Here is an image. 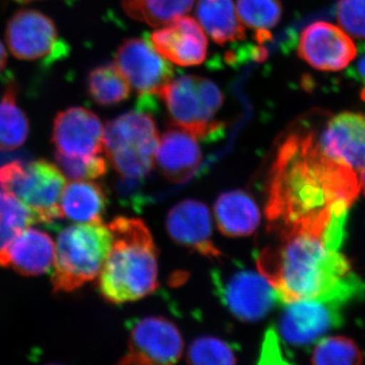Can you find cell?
Returning <instances> with one entry per match:
<instances>
[{"label":"cell","mask_w":365,"mask_h":365,"mask_svg":"<svg viewBox=\"0 0 365 365\" xmlns=\"http://www.w3.org/2000/svg\"><path fill=\"white\" fill-rule=\"evenodd\" d=\"M106 205L107 196L102 186L86 180L66 184L59 202L62 217L78 223L102 220Z\"/></svg>","instance_id":"44dd1931"},{"label":"cell","mask_w":365,"mask_h":365,"mask_svg":"<svg viewBox=\"0 0 365 365\" xmlns=\"http://www.w3.org/2000/svg\"><path fill=\"white\" fill-rule=\"evenodd\" d=\"M237 14L242 25L268 33L279 23L282 6L279 0H237Z\"/></svg>","instance_id":"83f0119b"},{"label":"cell","mask_w":365,"mask_h":365,"mask_svg":"<svg viewBox=\"0 0 365 365\" xmlns=\"http://www.w3.org/2000/svg\"><path fill=\"white\" fill-rule=\"evenodd\" d=\"M157 96L165 105L173 127L197 138H206L220 130L215 116L225 97L213 81L200 76H181L172 79Z\"/></svg>","instance_id":"8992f818"},{"label":"cell","mask_w":365,"mask_h":365,"mask_svg":"<svg viewBox=\"0 0 365 365\" xmlns=\"http://www.w3.org/2000/svg\"><path fill=\"white\" fill-rule=\"evenodd\" d=\"M57 165L66 178L73 180H91L103 177L107 172V162L98 155L68 157L56 153Z\"/></svg>","instance_id":"f546056e"},{"label":"cell","mask_w":365,"mask_h":365,"mask_svg":"<svg viewBox=\"0 0 365 365\" xmlns=\"http://www.w3.org/2000/svg\"><path fill=\"white\" fill-rule=\"evenodd\" d=\"M109 227L113 244L100 274L101 294L117 304L153 294L158 287V251L150 230L143 220L123 216Z\"/></svg>","instance_id":"3957f363"},{"label":"cell","mask_w":365,"mask_h":365,"mask_svg":"<svg viewBox=\"0 0 365 365\" xmlns=\"http://www.w3.org/2000/svg\"><path fill=\"white\" fill-rule=\"evenodd\" d=\"M155 31L150 43L160 55L180 66H200L207 55L208 41L202 26L189 16H180Z\"/></svg>","instance_id":"9a60e30c"},{"label":"cell","mask_w":365,"mask_h":365,"mask_svg":"<svg viewBox=\"0 0 365 365\" xmlns=\"http://www.w3.org/2000/svg\"><path fill=\"white\" fill-rule=\"evenodd\" d=\"M216 225L227 237H248L261 220L260 209L253 198L242 190L227 192L215 204Z\"/></svg>","instance_id":"ffe728a7"},{"label":"cell","mask_w":365,"mask_h":365,"mask_svg":"<svg viewBox=\"0 0 365 365\" xmlns=\"http://www.w3.org/2000/svg\"><path fill=\"white\" fill-rule=\"evenodd\" d=\"M212 279L223 304L242 322L260 321L279 302L272 285L262 273L247 269L228 273L216 270Z\"/></svg>","instance_id":"9c48e42d"},{"label":"cell","mask_w":365,"mask_h":365,"mask_svg":"<svg viewBox=\"0 0 365 365\" xmlns=\"http://www.w3.org/2000/svg\"><path fill=\"white\" fill-rule=\"evenodd\" d=\"M360 186H361V189L364 190L365 195V167L364 169L361 170V173H360Z\"/></svg>","instance_id":"836d02e7"},{"label":"cell","mask_w":365,"mask_h":365,"mask_svg":"<svg viewBox=\"0 0 365 365\" xmlns=\"http://www.w3.org/2000/svg\"><path fill=\"white\" fill-rule=\"evenodd\" d=\"M187 361L196 365H227L237 362L234 349L225 341L200 337L190 345Z\"/></svg>","instance_id":"f1b7e54d"},{"label":"cell","mask_w":365,"mask_h":365,"mask_svg":"<svg viewBox=\"0 0 365 365\" xmlns=\"http://www.w3.org/2000/svg\"><path fill=\"white\" fill-rule=\"evenodd\" d=\"M112 244L111 230L102 220L78 223L62 230L55 248L53 292H73L97 278Z\"/></svg>","instance_id":"277c9868"},{"label":"cell","mask_w":365,"mask_h":365,"mask_svg":"<svg viewBox=\"0 0 365 365\" xmlns=\"http://www.w3.org/2000/svg\"><path fill=\"white\" fill-rule=\"evenodd\" d=\"M322 150L336 162L361 173L365 167V115L343 112L327 123L318 137Z\"/></svg>","instance_id":"2e32d148"},{"label":"cell","mask_w":365,"mask_h":365,"mask_svg":"<svg viewBox=\"0 0 365 365\" xmlns=\"http://www.w3.org/2000/svg\"><path fill=\"white\" fill-rule=\"evenodd\" d=\"M115 64L140 95H158L174 76V69L153 45L141 39L124 41Z\"/></svg>","instance_id":"4fadbf2b"},{"label":"cell","mask_w":365,"mask_h":365,"mask_svg":"<svg viewBox=\"0 0 365 365\" xmlns=\"http://www.w3.org/2000/svg\"><path fill=\"white\" fill-rule=\"evenodd\" d=\"M38 222L37 216L30 208L0 189V256L21 230Z\"/></svg>","instance_id":"484cf974"},{"label":"cell","mask_w":365,"mask_h":365,"mask_svg":"<svg viewBox=\"0 0 365 365\" xmlns=\"http://www.w3.org/2000/svg\"><path fill=\"white\" fill-rule=\"evenodd\" d=\"M7 63V53L6 50V47L2 44L1 41H0V76H1L2 72L6 69Z\"/></svg>","instance_id":"d6a6232c"},{"label":"cell","mask_w":365,"mask_h":365,"mask_svg":"<svg viewBox=\"0 0 365 365\" xmlns=\"http://www.w3.org/2000/svg\"><path fill=\"white\" fill-rule=\"evenodd\" d=\"M285 304L277 330H273L288 345L302 347L312 344L340 325L342 302L306 299Z\"/></svg>","instance_id":"8fae6325"},{"label":"cell","mask_w":365,"mask_h":365,"mask_svg":"<svg viewBox=\"0 0 365 365\" xmlns=\"http://www.w3.org/2000/svg\"><path fill=\"white\" fill-rule=\"evenodd\" d=\"M88 95L98 105L109 107L124 102L129 98L130 83L116 64L96 67L86 81Z\"/></svg>","instance_id":"d4e9b609"},{"label":"cell","mask_w":365,"mask_h":365,"mask_svg":"<svg viewBox=\"0 0 365 365\" xmlns=\"http://www.w3.org/2000/svg\"><path fill=\"white\" fill-rule=\"evenodd\" d=\"M337 19L346 33L357 39H365V0H340Z\"/></svg>","instance_id":"4dcf8cb0"},{"label":"cell","mask_w":365,"mask_h":365,"mask_svg":"<svg viewBox=\"0 0 365 365\" xmlns=\"http://www.w3.org/2000/svg\"><path fill=\"white\" fill-rule=\"evenodd\" d=\"M360 190L359 173L328 157L314 131H290L271 169L269 232H311L339 251L349 209Z\"/></svg>","instance_id":"6da1fadb"},{"label":"cell","mask_w":365,"mask_h":365,"mask_svg":"<svg viewBox=\"0 0 365 365\" xmlns=\"http://www.w3.org/2000/svg\"><path fill=\"white\" fill-rule=\"evenodd\" d=\"M364 362V355L354 341L342 336L319 340L312 354V364L324 365H357Z\"/></svg>","instance_id":"4316f807"},{"label":"cell","mask_w":365,"mask_h":365,"mask_svg":"<svg viewBox=\"0 0 365 365\" xmlns=\"http://www.w3.org/2000/svg\"><path fill=\"white\" fill-rule=\"evenodd\" d=\"M16 98L18 88L14 81H9L0 100V151L18 150L28 139L30 123L16 104Z\"/></svg>","instance_id":"603a6c76"},{"label":"cell","mask_w":365,"mask_h":365,"mask_svg":"<svg viewBox=\"0 0 365 365\" xmlns=\"http://www.w3.org/2000/svg\"><path fill=\"white\" fill-rule=\"evenodd\" d=\"M165 225L178 244L213 260L222 256L212 242L211 216L205 204L196 200L178 203L170 209Z\"/></svg>","instance_id":"e0dca14e"},{"label":"cell","mask_w":365,"mask_h":365,"mask_svg":"<svg viewBox=\"0 0 365 365\" xmlns=\"http://www.w3.org/2000/svg\"><path fill=\"white\" fill-rule=\"evenodd\" d=\"M184 340L176 325L163 317L136 319L129 325L124 365L174 364L181 359Z\"/></svg>","instance_id":"30bf717a"},{"label":"cell","mask_w":365,"mask_h":365,"mask_svg":"<svg viewBox=\"0 0 365 365\" xmlns=\"http://www.w3.org/2000/svg\"><path fill=\"white\" fill-rule=\"evenodd\" d=\"M202 160L198 138L182 129H169L163 134L155 157L163 176L172 182H184L193 176Z\"/></svg>","instance_id":"d6986e66"},{"label":"cell","mask_w":365,"mask_h":365,"mask_svg":"<svg viewBox=\"0 0 365 365\" xmlns=\"http://www.w3.org/2000/svg\"><path fill=\"white\" fill-rule=\"evenodd\" d=\"M197 18L211 39L220 45L246 38L232 0H198Z\"/></svg>","instance_id":"7402d4cb"},{"label":"cell","mask_w":365,"mask_h":365,"mask_svg":"<svg viewBox=\"0 0 365 365\" xmlns=\"http://www.w3.org/2000/svg\"><path fill=\"white\" fill-rule=\"evenodd\" d=\"M297 52L309 66L332 72L350 66L359 49L343 29L327 21H316L300 34Z\"/></svg>","instance_id":"7c38bea8"},{"label":"cell","mask_w":365,"mask_h":365,"mask_svg":"<svg viewBox=\"0 0 365 365\" xmlns=\"http://www.w3.org/2000/svg\"><path fill=\"white\" fill-rule=\"evenodd\" d=\"M6 41L16 58L50 66L66 58L69 47L54 21L36 9H21L7 24Z\"/></svg>","instance_id":"ba28073f"},{"label":"cell","mask_w":365,"mask_h":365,"mask_svg":"<svg viewBox=\"0 0 365 365\" xmlns=\"http://www.w3.org/2000/svg\"><path fill=\"white\" fill-rule=\"evenodd\" d=\"M361 98H364V100L365 101V86H364V91H362V93H361Z\"/></svg>","instance_id":"d590c367"},{"label":"cell","mask_w":365,"mask_h":365,"mask_svg":"<svg viewBox=\"0 0 365 365\" xmlns=\"http://www.w3.org/2000/svg\"><path fill=\"white\" fill-rule=\"evenodd\" d=\"M54 258L51 237L37 228L26 227L0 256V266L13 268L21 275L38 276L51 269Z\"/></svg>","instance_id":"ac0fdd59"},{"label":"cell","mask_w":365,"mask_h":365,"mask_svg":"<svg viewBox=\"0 0 365 365\" xmlns=\"http://www.w3.org/2000/svg\"><path fill=\"white\" fill-rule=\"evenodd\" d=\"M105 128L95 113L81 107L59 112L53 125L57 153L68 157L98 155L104 150Z\"/></svg>","instance_id":"5bb4252c"},{"label":"cell","mask_w":365,"mask_h":365,"mask_svg":"<svg viewBox=\"0 0 365 365\" xmlns=\"http://www.w3.org/2000/svg\"><path fill=\"white\" fill-rule=\"evenodd\" d=\"M16 4H30V2L37 1V0H14Z\"/></svg>","instance_id":"e575fe53"},{"label":"cell","mask_w":365,"mask_h":365,"mask_svg":"<svg viewBox=\"0 0 365 365\" xmlns=\"http://www.w3.org/2000/svg\"><path fill=\"white\" fill-rule=\"evenodd\" d=\"M66 184L57 165L45 160L11 162L0 168V186L25 204L39 222L62 218L59 202Z\"/></svg>","instance_id":"52a82bcc"},{"label":"cell","mask_w":365,"mask_h":365,"mask_svg":"<svg viewBox=\"0 0 365 365\" xmlns=\"http://www.w3.org/2000/svg\"><path fill=\"white\" fill-rule=\"evenodd\" d=\"M160 136L150 115L128 112L107 124L104 148L120 176L143 179L155 163Z\"/></svg>","instance_id":"5b68a950"},{"label":"cell","mask_w":365,"mask_h":365,"mask_svg":"<svg viewBox=\"0 0 365 365\" xmlns=\"http://www.w3.org/2000/svg\"><path fill=\"white\" fill-rule=\"evenodd\" d=\"M351 78L356 79L365 86V44L361 46L359 50V56L353 64L352 68L348 71Z\"/></svg>","instance_id":"1f68e13d"},{"label":"cell","mask_w":365,"mask_h":365,"mask_svg":"<svg viewBox=\"0 0 365 365\" xmlns=\"http://www.w3.org/2000/svg\"><path fill=\"white\" fill-rule=\"evenodd\" d=\"M195 0H122L132 20L151 26H165L191 11Z\"/></svg>","instance_id":"cb8c5ba5"},{"label":"cell","mask_w":365,"mask_h":365,"mask_svg":"<svg viewBox=\"0 0 365 365\" xmlns=\"http://www.w3.org/2000/svg\"><path fill=\"white\" fill-rule=\"evenodd\" d=\"M276 244L257 256V265L283 304L306 299L344 304L361 292L364 283L338 250L307 232L275 234Z\"/></svg>","instance_id":"7a4b0ae2"}]
</instances>
